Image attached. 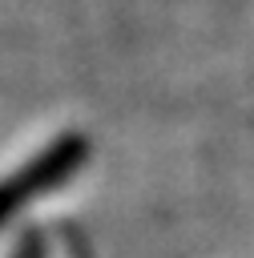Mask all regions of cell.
<instances>
[{
  "instance_id": "cell-1",
  "label": "cell",
  "mask_w": 254,
  "mask_h": 258,
  "mask_svg": "<svg viewBox=\"0 0 254 258\" xmlns=\"http://www.w3.org/2000/svg\"><path fill=\"white\" fill-rule=\"evenodd\" d=\"M85 149H89V145H85V137H81V133H65V137H56L44 153L28 157L16 173L0 177V218H4V214H12L28 194H44V189H52L56 181L73 177V169L81 165Z\"/></svg>"
}]
</instances>
